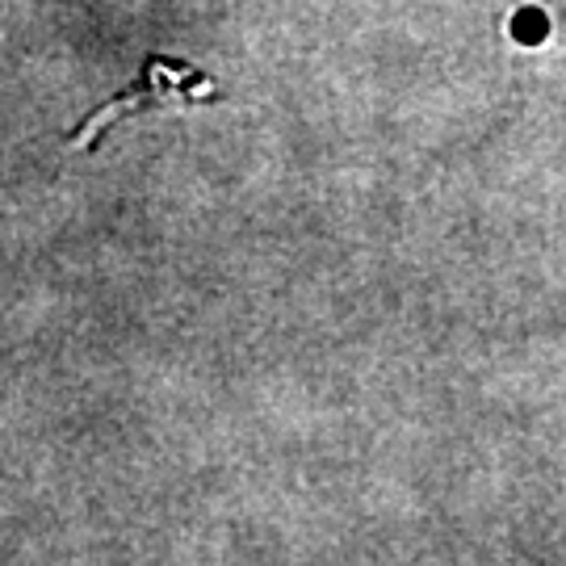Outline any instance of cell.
Wrapping results in <instances>:
<instances>
[{
	"instance_id": "cell-1",
	"label": "cell",
	"mask_w": 566,
	"mask_h": 566,
	"mask_svg": "<svg viewBox=\"0 0 566 566\" xmlns=\"http://www.w3.org/2000/svg\"><path fill=\"white\" fill-rule=\"evenodd\" d=\"M219 97V84L206 72H198L185 60H164V55H147L139 67V76L118 88L105 105H97L88 118L81 122V130L67 135V147L76 151H93V143L105 126H114L122 118L135 114H156V109H189V105H206Z\"/></svg>"
}]
</instances>
